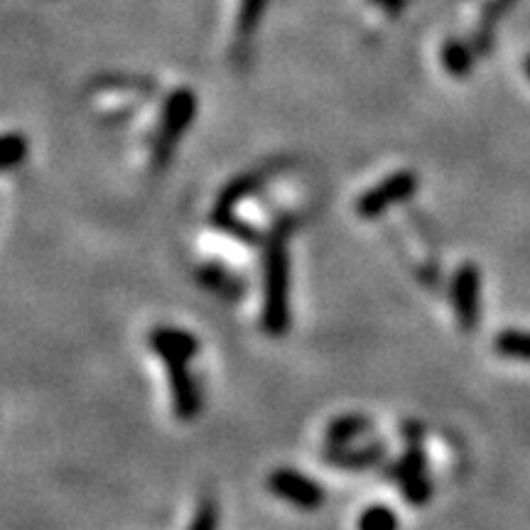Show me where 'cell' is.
Masks as SVG:
<instances>
[{
    "instance_id": "1",
    "label": "cell",
    "mask_w": 530,
    "mask_h": 530,
    "mask_svg": "<svg viewBox=\"0 0 530 530\" xmlns=\"http://www.w3.org/2000/svg\"><path fill=\"white\" fill-rule=\"evenodd\" d=\"M148 346L162 361L167 371V386H170L172 415L180 423H192L202 413V391L189 364L199 356V339L187 329L175 324H158L150 329Z\"/></svg>"
},
{
    "instance_id": "2",
    "label": "cell",
    "mask_w": 530,
    "mask_h": 530,
    "mask_svg": "<svg viewBox=\"0 0 530 530\" xmlns=\"http://www.w3.org/2000/svg\"><path fill=\"white\" fill-rule=\"evenodd\" d=\"M290 234L292 219H280L263 239L261 327L270 339H283L290 329Z\"/></svg>"
},
{
    "instance_id": "3",
    "label": "cell",
    "mask_w": 530,
    "mask_h": 530,
    "mask_svg": "<svg viewBox=\"0 0 530 530\" xmlns=\"http://www.w3.org/2000/svg\"><path fill=\"white\" fill-rule=\"evenodd\" d=\"M197 111L199 99L189 86H177L167 94L160 111V126L153 138V150H150V170L162 172L170 165L182 138L192 128Z\"/></svg>"
},
{
    "instance_id": "4",
    "label": "cell",
    "mask_w": 530,
    "mask_h": 530,
    "mask_svg": "<svg viewBox=\"0 0 530 530\" xmlns=\"http://www.w3.org/2000/svg\"><path fill=\"white\" fill-rule=\"evenodd\" d=\"M420 187V177L415 170H398L391 172L388 177H383L378 185H373L356 199L354 209L359 214V219L373 221L381 219L388 209L405 204Z\"/></svg>"
},
{
    "instance_id": "5",
    "label": "cell",
    "mask_w": 530,
    "mask_h": 530,
    "mask_svg": "<svg viewBox=\"0 0 530 530\" xmlns=\"http://www.w3.org/2000/svg\"><path fill=\"white\" fill-rule=\"evenodd\" d=\"M450 300L454 307V319L464 334L477 332L481 322V268L467 261L459 265L452 275Z\"/></svg>"
},
{
    "instance_id": "6",
    "label": "cell",
    "mask_w": 530,
    "mask_h": 530,
    "mask_svg": "<svg viewBox=\"0 0 530 530\" xmlns=\"http://www.w3.org/2000/svg\"><path fill=\"white\" fill-rule=\"evenodd\" d=\"M265 486H268V491L275 499L285 501V504L295 508H302V511H317L327 501V491H324V486L319 481L290 467L273 469L268 474V479H265Z\"/></svg>"
},
{
    "instance_id": "7",
    "label": "cell",
    "mask_w": 530,
    "mask_h": 530,
    "mask_svg": "<svg viewBox=\"0 0 530 530\" xmlns=\"http://www.w3.org/2000/svg\"><path fill=\"white\" fill-rule=\"evenodd\" d=\"M388 445L383 440H373L369 445H342V447H332L324 445L322 459L327 464L337 469H346V472H364V469H373L386 459Z\"/></svg>"
},
{
    "instance_id": "8",
    "label": "cell",
    "mask_w": 530,
    "mask_h": 530,
    "mask_svg": "<svg viewBox=\"0 0 530 530\" xmlns=\"http://www.w3.org/2000/svg\"><path fill=\"white\" fill-rule=\"evenodd\" d=\"M261 182H263L261 172H248V175L236 177V180H231L229 185L221 189L219 199H216V204H214V212H212V224L216 226V229H221L226 234L229 226H234L236 221H239L234 216L236 207H239L248 194L256 192V189L261 187Z\"/></svg>"
},
{
    "instance_id": "9",
    "label": "cell",
    "mask_w": 530,
    "mask_h": 530,
    "mask_svg": "<svg viewBox=\"0 0 530 530\" xmlns=\"http://www.w3.org/2000/svg\"><path fill=\"white\" fill-rule=\"evenodd\" d=\"M373 420L369 415L364 413H344L332 418L324 427V445L332 447H342V445H351L359 437H364L366 432H371Z\"/></svg>"
},
{
    "instance_id": "10",
    "label": "cell",
    "mask_w": 530,
    "mask_h": 530,
    "mask_svg": "<svg viewBox=\"0 0 530 530\" xmlns=\"http://www.w3.org/2000/svg\"><path fill=\"white\" fill-rule=\"evenodd\" d=\"M442 69L454 79H467L474 72V50L459 37H450L440 50Z\"/></svg>"
},
{
    "instance_id": "11",
    "label": "cell",
    "mask_w": 530,
    "mask_h": 530,
    "mask_svg": "<svg viewBox=\"0 0 530 530\" xmlns=\"http://www.w3.org/2000/svg\"><path fill=\"white\" fill-rule=\"evenodd\" d=\"M197 280L204 285V288L216 292V295L226 297V300H239L243 292L241 280L219 263L202 265V268L197 270Z\"/></svg>"
},
{
    "instance_id": "12",
    "label": "cell",
    "mask_w": 530,
    "mask_h": 530,
    "mask_svg": "<svg viewBox=\"0 0 530 530\" xmlns=\"http://www.w3.org/2000/svg\"><path fill=\"white\" fill-rule=\"evenodd\" d=\"M494 351L501 359L530 364V329H501L494 339Z\"/></svg>"
},
{
    "instance_id": "13",
    "label": "cell",
    "mask_w": 530,
    "mask_h": 530,
    "mask_svg": "<svg viewBox=\"0 0 530 530\" xmlns=\"http://www.w3.org/2000/svg\"><path fill=\"white\" fill-rule=\"evenodd\" d=\"M427 472V454H425V447L423 445H405V452L400 454L396 462L388 467L386 477L398 481V484H403V481H408L410 477H415V474H423Z\"/></svg>"
},
{
    "instance_id": "14",
    "label": "cell",
    "mask_w": 530,
    "mask_h": 530,
    "mask_svg": "<svg viewBox=\"0 0 530 530\" xmlns=\"http://www.w3.org/2000/svg\"><path fill=\"white\" fill-rule=\"evenodd\" d=\"M265 8H268V0H241L239 13H236V37H239V42H248L256 35Z\"/></svg>"
},
{
    "instance_id": "15",
    "label": "cell",
    "mask_w": 530,
    "mask_h": 530,
    "mask_svg": "<svg viewBox=\"0 0 530 530\" xmlns=\"http://www.w3.org/2000/svg\"><path fill=\"white\" fill-rule=\"evenodd\" d=\"M27 155H30V143H27L23 133L10 131L3 135V143H0V167H3V172H13L23 167Z\"/></svg>"
},
{
    "instance_id": "16",
    "label": "cell",
    "mask_w": 530,
    "mask_h": 530,
    "mask_svg": "<svg viewBox=\"0 0 530 530\" xmlns=\"http://www.w3.org/2000/svg\"><path fill=\"white\" fill-rule=\"evenodd\" d=\"M400 521L398 513L386 504H373L366 506L361 511L359 521H356V530H398Z\"/></svg>"
},
{
    "instance_id": "17",
    "label": "cell",
    "mask_w": 530,
    "mask_h": 530,
    "mask_svg": "<svg viewBox=\"0 0 530 530\" xmlns=\"http://www.w3.org/2000/svg\"><path fill=\"white\" fill-rule=\"evenodd\" d=\"M400 494H403V501L410 506H425L427 501L435 494V481H432L427 474H415L408 481L400 484Z\"/></svg>"
},
{
    "instance_id": "18",
    "label": "cell",
    "mask_w": 530,
    "mask_h": 530,
    "mask_svg": "<svg viewBox=\"0 0 530 530\" xmlns=\"http://www.w3.org/2000/svg\"><path fill=\"white\" fill-rule=\"evenodd\" d=\"M219 521H221L219 504H216V499H212V496H204V499L199 501L197 511H194V518L187 530H219Z\"/></svg>"
},
{
    "instance_id": "19",
    "label": "cell",
    "mask_w": 530,
    "mask_h": 530,
    "mask_svg": "<svg viewBox=\"0 0 530 530\" xmlns=\"http://www.w3.org/2000/svg\"><path fill=\"white\" fill-rule=\"evenodd\" d=\"M400 435H403L405 445H423L425 425L420 420H405L403 427H400Z\"/></svg>"
},
{
    "instance_id": "20",
    "label": "cell",
    "mask_w": 530,
    "mask_h": 530,
    "mask_svg": "<svg viewBox=\"0 0 530 530\" xmlns=\"http://www.w3.org/2000/svg\"><path fill=\"white\" fill-rule=\"evenodd\" d=\"M523 67H526V74H528V79H530V54L526 57V64H523Z\"/></svg>"
},
{
    "instance_id": "21",
    "label": "cell",
    "mask_w": 530,
    "mask_h": 530,
    "mask_svg": "<svg viewBox=\"0 0 530 530\" xmlns=\"http://www.w3.org/2000/svg\"><path fill=\"white\" fill-rule=\"evenodd\" d=\"M369 3H373V5H383V3H386V0H369Z\"/></svg>"
}]
</instances>
